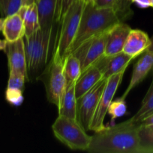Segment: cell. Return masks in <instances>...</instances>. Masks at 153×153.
<instances>
[{"label":"cell","instance_id":"cell-33","mask_svg":"<svg viewBox=\"0 0 153 153\" xmlns=\"http://www.w3.org/2000/svg\"><path fill=\"white\" fill-rule=\"evenodd\" d=\"M83 1L85 2V4H94V1L95 0H83Z\"/></svg>","mask_w":153,"mask_h":153},{"label":"cell","instance_id":"cell-21","mask_svg":"<svg viewBox=\"0 0 153 153\" xmlns=\"http://www.w3.org/2000/svg\"><path fill=\"white\" fill-rule=\"evenodd\" d=\"M153 114V85H150L145 97L142 100V104L138 111L134 116L130 118V120L136 123H140L148 117Z\"/></svg>","mask_w":153,"mask_h":153},{"label":"cell","instance_id":"cell-23","mask_svg":"<svg viewBox=\"0 0 153 153\" xmlns=\"http://www.w3.org/2000/svg\"><path fill=\"white\" fill-rule=\"evenodd\" d=\"M125 99L122 97L112 100L107 109V114L111 118V122L113 123L116 119L122 117L127 112Z\"/></svg>","mask_w":153,"mask_h":153},{"label":"cell","instance_id":"cell-17","mask_svg":"<svg viewBox=\"0 0 153 153\" xmlns=\"http://www.w3.org/2000/svg\"><path fill=\"white\" fill-rule=\"evenodd\" d=\"M18 13L20 15L25 26V36L32 34L40 28L39 13L35 2L28 5H22Z\"/></svg>","mask_w":153,"mask_h":153},{"label":"cell","instance_id":"cell-14","mask_svg":"<svg viewBox=\"0 0 153 153\" xmlns=\"http://www.w3.org/2000/svg\"><path fill=\"white\" fill-rule=\"evenodd\" d=\"M153 69V51L146 50L142 53L137 62L134 64L132 72L131 78L127 89L122 96L123 99H125L129 93L147 76L150 71Z\"/></svg>","mask_w":153,"mask_h":153},{"label":"cell","instance_id":"cell-15","mask_svg":"<svg viewBox=\"0 0 153 153\" xmlns=\"http://www.w3.org/2000/svg\"><path fill=\"white\" fill-rule=\"evenodd\" d=\"M103 79L101 72L94 64L90 66L87 70L82 72L80 77L75 85V93L76 100L86 94L98 82Z\"/></svg>","mask_w":153,"mask_h":153},{"label":"cell","instance_id":"cell-18","mask_svg":"<svg viewBox=\"0 0 153 153\" xmlns=\"http://www.w3.org/2000/svg\"><path fill=\"white\" fill-rule=\"evenodd\" d=\"M76 82L67 85L65 92L63 95L61 102L58 108V115L67 117L74 120H77V117H76L77 100H76V93H75Z\"/></svg>","mask_w":153,"mask_h":153},{"label":"cell","instance_id":"cell-31","mask_svg":"<svg viewBox=\"0 0 153 153\" xmlns=\"http://www.w3.org/2000/svg\"><path fill=\"white\" fill-rule=\"evenodd\" d=\"M7 40H1L0 39V51H4L5 48L7 46Z\"/></svg>","mask_w":153,"mask_h":153},{"label":"cell","instance_id":"cell-11","mask_svg":"<svg viewBox=\"0 0 153 153\" xmlns=\"http://www.w3.org/2000/svg\"><path fill=\"white\" fill-rule=\"evenodd\" d=\"M132 60L131 57L122 52L112 56L104 55L94 64L101 72L103 79H106L113 75L125 72Z\"/></svg>","mask_w":153,"mask_h":153},{"label":"cell","instance_id":"cell-24","mask_svg":"<svg viewBox=\"0 0 153 153\" xmlns=\"http://www.w3.org/2000/svg\"><path fill=\"white\" fill-rule=\"evenodd\" d=\"M26 82L28 81L25 75L14 70H9V78L7 88L23 91L25 83Z\"/></svg>","mask_w":153,"mask_h":153},{"label":"cell","instance_id":"cell-3","mask_svg":"<svg viewBox=\"0 0 153 153\" xmlns=\"http://www.w3.org/2000/svg\"><path fill=\"white\" fill-rule=\"evenodd\" d=\"M58 24L46 28H40L28 36H24L28 77L36 76L47 65L56 43Z\"/></svg>","mask_w":153,"mask_h":153},{"label":"cell","instance_id":"cell-6","mask_svg":"<svg viewBox=\"0 0 153 153\" xmlns=\"http://www.w3.org/2000/svg\"><path fill=\"white\" fill-rule=\"evenodd\" d=\"M40 79L44 84L48 102L55 105L58 108L67 88L64 61L52 54L50 63L42 73Z\"/></svg>","mask_w":153,"mask_h":153},{"label":"cell","instance_id":"cell-16","mask_svg":"<svg viewBox=\"0 0 153 153\" xmlns=\"http://www.w3.org/2000/svg\"><path fill=\"white\" fill-rule=\"evenodd\" d=\"M2 32L4 40L9 43L23 38L25 36V26L20 15L16 13L6 16L4 19Z\"/></svg>","mask_w":153,"mask_h":153},{"label":"cell","instance_id":"cell-19","mask_svg":"<svg viewBox=\"0 0 153 153\" xmlns=\"http://www.w3.org/2000/svg\"><path fill=\"white\" fill-rule=\"evenodd\" d=\"M39 13L40 28H46L56 22L58 0H35Z\"/></svg>","mask_w":153,"mask_h":153},{"label":"cell","instance_id":"cell-13","mask_svg":"<svg viewBox=\"0 0 153 153\" xmlns=\"http://www.w3.org/2000/svg\"><path fill=\"white\" fill-rule=\"evenodd\" d=\"M150 45L151 38L145 31L131 28L126 39L122 52L134 59L148 50Z\"/></svg>","mask_w":153,"mask_h":153},{"label":"cell","instance_id":"cell-29","mask_svg":"<svg viewBox=\"0 0 153 153\" xmlns=\"http://www.w3.org/2000/svg\"><path fill=\"white\" fill-rule=\"evenodd\" d=\"M139 125L141 126L151 127V128H153V114L148 117L146 118V119H144L143 120L141 121L139 123Z\"/></svg>","mask_w":153,"mask_h":153},{"label":"cell","instance_id":"cell-34","mask_svg":"<svg viewBox=\"0 0 153 153\" xmlns=\"http://www.w3.org/2000/svg\"><path fill=\"white\" fill-rule=\"evenodd\" d=\"M4 17H1L0 18V31H2V26H3V22H4Z\"/></svg>","mask_w":153,"mask_h":153},{"label":"cell","instance_id":"cell-28","mask_svg":"<svg viewBox=\"0 0 153 153\" xmlns=\"http://www.w3.org/2000/svg\"><path fill=\"white\" fill-rule=\"evenodd\" d=\"M128 1L134 3L140 8H147L148 7H151L150 0H128Z\"/></svg>","mask_w":153,"mask_h":153},{"label":"cell","instance_id":"cell-5","mask_svg":"<svg viewBox=\"0 0 153 153\" xmlns=\"http://www.w3.org/2000/svg\"><path fill=\"white\" fill-rule=\"evenodd\" d=\"M52 130L56 138L70 149L87 151L89 146L92 136L87 134L77 120L58 115Z\"/></svg>","mask_w":153,"mask_h":153},{"label":"cell","instance_id":"cell-2","mask_svg":"<svg viewBox=\"0 0 153 153\" xmlns=\"http://www.w3.org/2000/svg\"><path fill=\"white\" fill-rule=\"evenodd\" d=\"M130 10L99 7L94 4H85L79 29L72 43L69 54L92 37L109 31L112 26L123 22L130 16Z\"/></svg>","mask_w":153,"mask_h":153},{"label":"cell","instance_id":"cell-27","mask_svg":"<svg viewBox=\"0 0 153 153\" xmlns=\"http://www.w3.org/2000/svg\"><path fill=\"white\" fill-rule=\"evenodd\" d=\"M22 5V0H8L5 10V16L18 13Z\"/></svg>","mask_w":153,"mask_h":153},{"label":"cell","instance_id":"cell-37","mask_svg":"<svg viewBox=\"0 0 153 153\" xmlns=\"http://www.w3.org/2000/svg\"><path fill=\"white\" fill-rule=\"evenodd\" d=\"M152 85H153V79H152V84H151Z\"/></svg>","mask_w":153,"mask_h":153},{"label":"cell","instance_id":"cell-25","mask_svg":"<svg viewBox=\"0 0 153 153\" xmlns=\"http://www.w3.org/2000/svg\"><path fill=\"white\" fill-rule=\"evenodd\" d=\"M22 91L19 89L14 88H6L5 100L8 102L13 106H20L24 100Z\"/></svg>","mask_w":153,"mask_h":153},{"label":"cell","instance_id":"cell-35","mask_svg":"<svg viewBox=\"0 0 153 153\" xmlns=\"http://www.w3.org/2000/svg\"><path fill=\"white\" fill-rule=\"evenodd\" d=\"M148 50L153 51V36L151 38V45H150L149 48H148Z\"/></svg>","mask_w":153,"mask_h":153},{"label":"cell","instance_id":"cell-12","mask_svg":"<svg viewBox=\"0 0 153 153\" xmlns=\"http://www.w3.org/2000/svg\"><path fill=\"white\" fill-rule=\"evenodd\" d=\"M130 28L124 22H120L110 29L105 47V56H112L122 52Z\"/></svg>","mask_w":153,"mask_h":153},{"label":"cell","instance_id":"cell-22","mask_svg":"<svg viewBox=\"0 0 153 153\" xmlns=\"http://www.w3.org/2000/svg\"><path fill=\"white\" fill-rule=\"evenodd\" d=\"M141 153H153V128L140 126Z\"/></svg>","mask_w":153,"mask_h":153},{"label":"cell","instance_id":"cell-7","mask_svg":"<svg viewBox=\"0 0 153 153\" xmlns=\"http://www.w3.org/2000/svg\"><path fill=\"white\" fill-rule=\"evenodd\" d=\"M124 73V72H122L106 79V85L99 100L97 109L93 116L89 131L96 132L106 128V126L104 124V119L107 114L108 107L113 100L117 89L121 84Z\"/></svg>","mask_w":153,"mask_h":153},{"label":"cell","instance_id":"cell-4","mask_svg":"<svg viewBox=\"0 0 153 153\" xmlns=\"http://www.w3.org/2000/svg\"><path fill=\"white\" fill-rule=\"evenodd\" d=\"M85 7L83 0H75L58 24V33L53 53L64 61L79 29L81 16Z\"/></svg>","mask_w":153,"mask_h":153},{"label":"cell","instance_id":"cell-8","mask_svg":"<svg viewBox=\"0 0 153 153\" xmlns=\"http://www.w3.org/2000/svg\"><path fill=\"white\" fill-rule=\"evenodd\" d=\"M106 79H102L98 82L91 90L78 99L76 102V117L77 121L86 131H89L99 100L104 91Z\"/></svg>","mask_w":153,"mask_h":153},{"label":"cell","instance_id":"cell-30","mask_svg":"<svg viewBox=\"0 0 153 153\" xmlns=\"http://www.w3.org/2000/svg\"><path fill=\"white\" fill-rule=\"evenodd\" d=\"M8 0H0V13L2 16L4 17L5 16V10L6 5H7Z\"/></svg>","mask_w":153,"mask_h":153},{"label":"cell","instance_id":"cell-20","mask_svg":"<svg viewBox=\"0 0 153 153\" xmlns=\"http://www.w3.org/2000/svg\"><path fill=\"white\" fill-rule=\"evenodd\" d=\"M64 73L67 85L76 82L82 74L80 61L74 54H69L64 61Z\"/></svg>","mask_w":153,"mask_h":153},{"label":"cell","instance_id":"cell-32","mask_svg":"<svg viewBox=\"0 0 153 153\" xmlns=\"http://www.w3.org/2000/svg\"><path fill=\"white\" fill-rule=\"evenodd\" d=\"M35 2V0H22V5H28Z\"/></svg>","mask_w":153,"mask_h":153},{"label":"cell","instance_id":"cell-1","mask_svg":"<svg viewBox=\"0 0 153 153\" xmlns=\"http://www.w3.org/2000/svg\"><path fill=\"white\" fill-rule=\"evenodd\" d=\"M139 124L130 119L94 132L87 152L90 153H141Z\"/></svg>","mask_w":153,"mask_h":153},{"label":"cell","instance_id":"cell-10","mask_svg":"<svg viewBox=\"0 0 153 153\" xmlns=\"http://www.w3.org/2000/svg\"><path fill=\"white\" fill-rule=\"evenodd\" d=\"M4 52L7 55L9 70H14L22 73L29 82L24 37L11 43L8 42Z\"/></svg>","mask_w":153,"mask_h":153},{"label":"cell","instance_id":"cell-36","mask_svg":"<svg viewBox=\"0 0 153 153\" xmlns=\"http://www.w3.org/2000/svg\"><path fill=\"white\" fill-rule=\"evenodd\" d=\"M150 3H151V7H153V0H150Z\"/></svg>","mask_w":153,"mask_h":153},{"label":"cell","instance_id":"cell-26","mask_svg":"<svg viewBox=\"0 0 153 153\" xmlns=\"http://www.w3.org/2000/svg\"><path fill=\"white\" fill-rule=\"evenodd\" d=\"M75 0H58L56 13V22L59 24L62 20L63 17L67 13L69 7L71 6Z\"/></svg>","mask_w":153,"mask_h":153},{"label":"cell","instance_id":"cell-9","mask_svg":"<svg viewBox=\"0 0 153 153\" xmlns=\"http://www.w3.org/2000/svg\"><path fill=\"white\" fill-rule=\"evenodd\" d=\"M109 31L92 37L82 43L71 53L80 61L82 73L104 55Z\"/></svg>","mask_w":153,"mask_h":153}]
</instances>
